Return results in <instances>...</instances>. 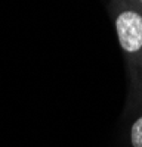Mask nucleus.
Masks as SVG:
<instances>
[{"mask_svg":"<svg viewBox=\"0 0 142 147\" xmlns=\"http://www.w3.org/2000/svg\"><path fill=\"white\" fill-rule=\"evenodd\" d=\"M130 143L133 147H142V116H139L130 128Z\"/></svg>","mask_w":142,"mask_h":147,"instance_id":"f03ea898","label":"nucleus"},{"mask_svg":"<svg viewBox=\"0 0 142 147\" xmlns=\"http://www.w3.org/2000/svg\"><path fill=\"white\" fill-rule=\"evenodd\" d=\"M118 41L124 52L136 53L142 49V16L133 10H124L115 19Z\"/></svg>","mask_w":142,"mask_h":147,"instance_id":"f257e3e1","label":"nucleus"}]
</instances>
